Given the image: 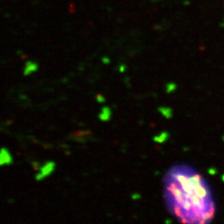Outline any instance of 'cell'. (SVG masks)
<instances>
[{
    "instance_id": "obj_4",
    "label": "cell",
    "mask_w": 224,
    "mask_h": 224,
    "mask_svg": "<svg viewBox=\"0 0 224 224\" xmlns=\"http://www.w3.org/2000/svg\"><path fill=\"white\" fill-rule=\"evenodd\" d=\"M111 117V111L110 109L108 108H104L102 110V112L100 115V119L101 120H104V121H106L108 120Z\"/></svg>"
},
{
    "instance_id": "obj_3",
    "label": "cell",
    "mask_w": 224,
    "mask_h": 224,
    "mask_svg": "<svg viewBox=\"0 0 224 224\" xmlns=\"http://www.w3.org/2000/svg\"><path fill=\"white\" fill-rule=\"evenodd\" d=\"M13 162L12 154L6 148L0 149V166L8 165Z\"/></svg>"
},
{
    "instance_id": "obj_2",
    "label": "cell",
    "mask_w": 224,
    "mask_h": 224,
    "mask_svg": "<svg viewBox=\"0 0 224 224\" xmlns=\"http://www.w3.org/2000/svg\"><path fill=\"white\" fill-rule=\"evenodd\" d=\"M55 168H56V164L52 161H48L41 167L39 172L36 174L35 179L37 181L44 179L45 178L50 176L52 173L55 171Z\"/></svg>"
},
{
    "instance_id": "obj_1",
    "label": "cell",
    "mask_w": 224,
    "mask_h": 224,
    "mask_svg": "<svg viewBox=\"0 0 224 224\" xmlns=\"http://www.w3.org/2000/svg\"><path fill=\"white\" fill-rule=\"evenodd\" d=\"M164 198L169 212L182 224H209L216 214L208 182L188 164L173 165L166 172Z\"/></svg>"
}]
</instances>
